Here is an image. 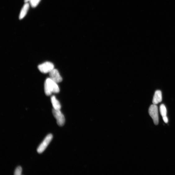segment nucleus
<instances>
[{
	"label": "nucleus",
	"instance_id": "f257e3e1",
	"mask_svg": "<svg viewBox=\"0 0 175 175\" xmlns=\"http://www.w3.org/2000/svg\"><path fill=\"white\" fill-rule=\"evenodd\" d=\"M44 91L46 95L49 96L52 93L59 92L60 89L57 83L49 78L46 79L45 83Z\"/></svg>",
	"mask_w": 175,
	"mask_h": 175
},
{
	"label": "nucleus",
	"instance_id": "f03ea898",
	"mask_svg": "<svg viewBox=\"0 0 175 175\" xmlns=\"http://www.w3.org/2000/svg\"><path fill=\"white\" fill-rule=\"evenodd\" d=\"M149 113L155 125H158L159 123L158 111V108L156 105L153 104L150 106Z\"/></svg>",
	"mask_w": 175,
	"mask_h": 175
},
{
	"label": "nucleus",
	"instance_id": "7ed1b4c3",
	"mask_svg": "<svg viewBox=\"0 0 175 175\" xmlns=\"http://www.w3.org/2000/svg\"><path fill=\"white\" fill-rule=\"evenodd\" d=\"M52 138L53 135L52 134H49L46 136L37 149V151L39 154H41L45 150Z\"/></svg>",
	"mask_w": 175,
	"mask_h": 175
},
{
	"label": "nucleus",
	"instance_id": "20e7f679",
	"mask_svg": "<svg viewBox=\"0 0 175 175\" xmlns=\"http://www.w3.org/2000/svg\"><path fill=\"white\" fill-rule=\"evenodd\" d=\"M39 71L43 74L49 73L54 69V64L52 62H46L38 65Z\"/></svg>",
	"mask_w": 175,
	"mask_h": 175
},
{
	"label": "nucleus",
	"instance_id": "39448f33",
	"mask_svg": "<svg viewBox=\"0 0 175 175\" xmlns=\"http://www.w3.org/2000/svg\"><path fill=\"white\" fill-rule=\"evenodd\" d=\"M52 113L56 120L58 125L60 126H63L65 122V118L64 115L62 114L60 110H56L53 109Z\"/></svg>",
	"mask_w": 175,
	"mask_h": 175
},
{
	"label": "nucleus",
	"instance_id": "423d86ee",
	"mask_svg": "<svg viewBox=\"0 0 175 175\" xmlns=\"http://www.w3.org/2000/svg\"><path fill=\"white\" fill-rule=\"evenodd\" d=\"M50 78L57 83L61 82L62 80L61 76L57 70L54 69L49 73Z\"/></svg>",
	"mask_w": 175,
	"mask_h": 175
},
{
	"label": "nucleus",
	"instance_id": "0eeeda50",
	"mask_svg": "<svg viewBox=\"0 0 175 175\" xmlns=\"http://www.w3.org/2000/svg\"><path fill=\"white\" fill-rule=\"evenodd\" d=\"M162 100V92L159 90L156 91L154 94L152 100L153 104L157 105L160 103Z\"/></svg>",
	"mask_w": 175,
	"mask_h": 175
},
{
	"label": "nucleus",
	"instance_id": "6e6552de",
	"mask_svg": "<svg viewBox=\"0 0 175 175\" xmlns=\"http://www.w3.org/2000/svg\"><path fill=\"white\" fill-rule=\"evenodd\" d=\"M29 4L28 3H25L20 13L19 18L20 20L23 19L27 13L29 8Z\"/></svg>",
	"mask_w": 175,
	"mask_h": 175
},
{
	"label": "nucleus",
	"instance_id": "1a4fd4ad",
	"mask_svg": "<svg viewBox=\"0 0 175 175\" xmlns=\"http://www.w3.org/2000/svg\"><path fill=\"white\" fill-rule=\"evenodd\" d=\"M51 100L53 109L56 110H60L61 108V105L59 101L56 99L55 96H53L51 97Z\"/></svg>",
	"mask_w": 175,
	"mask_h": 175
},
{
	"label": "nucleus",
	"instance_id": "9d476101",
	"mask_svg": "<svg viewBox=\"0 0 175 175\" xmlns=\"http://www.w3.org/2000/svg\"><path fill=\"white\" fill-rule=\"evenodd\" d=\"M159 110L160 114H161L163 117L167 116V109L165 105L162 104L160 106Z\"/></svg>",
	"mask_w": 175,
	"mask_h": 175
},
{
	"label": "nucleus",
	"instance_id": "9b49d317",
	"mask_svg": "<svg viewBox=\"0 0 175 175\" xmlns=\"http://www.w3.org/2000/svg\"><path fill=\"white\" fill-rule=\"evenodd\" d=\"M41 1V0H31L29 2L33 8H35L37 6Z\"/></svg>",
	"mask_w": 175,
	"mask_h": 175
},
{
	"label": "nucleus",
	"instance_id": "f8f14e48",
	"mask_svg": "<svg viewBox=\"0 0 175 175\" xmlns=\"http://www.w3.org/2000/svg\"><path fill=\"white\" fill-rule=\"evenodd\" d=\"M22 169L20 166L18 167L14 172L15 175H20L21 174Z\"/></svg>",
	"mask_w": 175,
	"mask_h": 175
},
{
	"label": "nucleus",
	"instance_id": "ddd939ff",
	"mask_svg": "<svg viewBox=\"0 0 175 175\" xmlns=\"http://www.w3.org/2000/svg\"><path fill=\"white\" fill-rule=\"evenodd\" d=\"M163 119L164 122L166 123H168V119L167 116H165L163 117Z\"/></svg>",
	"mask_w": 175,
	"mask_h": 175
},
{
	"label": "nucleus",
	"instance_id": "4468645a",
	"mask_svg": "<svg viewBox=\"0 0 175 175\" xmlns=\"http://www.w3.org/2000/svg\"><path fill=\"white\" fill-rule=\"evenodd\" d=\"M31 0H24L25 3H28V2H30Z\"/></svg>",
	"mask_w": 175,
	"mask_h": 175
}]
</instances>
